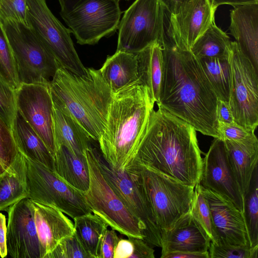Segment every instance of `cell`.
I'll return each mask as SVG.
<instances>
[{
	"label": "cell",
	"instance_id": "6da1fadb",
	"mask_svg": "<svg viewBox=\"0 0 258 258\" xmlns=\"http://www.w3.org/2000/svg\"><path fill=\"white\" fill-rule=\"evenodd\" d=\"M164 69L158 107L214 138L218 132V97L199 59L168 40L163 47Z\"/></svg>",
	"mask_w": 258,
	"mask_h": 258
},
{
	"label": "cell",
	"instance_id": "7a4b0ae2",
	"mask_svg": "<svg viewBox=\"0 0 258 258\" xmlns=\"http://www.w3.org/2000/svg\"><path fill=\"white\" fill-rule=\"evenodd\" d=\"M202 159L196 130L158 107L150 114L131 165L195 187L200 181Z\"/></svg>",
	"mask_w": 258,
	"mask_h": 258
},
{
	"label": "cell",
	"instance_id": "3957f363",
	"mask_svg": "<svg viewBox=\"0 0 258 258\" xmlns=\"http://www.w3.org/2000/svg\"><path fill=\"white\" fill-rule=\"evenodd\" d=\"M155 103L139 80L113 94L98 142L103 158L115 169L132 164Z\"/></svg>",
	"mask_w": 258,
	"mask_h": 258
},
{
	"label": "cell",
	"instance_id": "277c9868",
	"mask_svg": "<svg viewBox=\"0 0 258 258\" xmlns=\"http://www.w3.org/2000/svg\"><path fill=\"white\" fill-rule=\"evenodd\" d=\"M49 87L53 103L66 109L92 140L98 141L113 95L99 70L88 68L86 75H78L59 67Z\"/></svg>",
	"mask_w": 258,
	"mask_h": 258
},
{
	"label": "cell",
	"instance_id": "5b68a950",
	"mask_svg": "<svg viewBox=\"0 0 258 258\" xmlns=\"http://www.w3.org/2000/svg\"><path fill=\"white\" fill-rule=\"evenodd\" d=\"M124 171L143 194L164 239L165 233L190 211L195 187L139 165L132 164Z\"/></svg>",
	"mask_w": 258,
	"mask_h": 258
},
{
	"label": "cell",
	"instance_id": "8992f818",
	"mask_svg": "<svg viewBox=\"0 0 258 258\" xmlns=\"http://www.w3.org/2000/svg\"><path fill=\"white\" fill-rule=\"evenodd\" d=\"M1 21L12 51L20 84H49L60 67L51 51L27 25L14 21Z\"/></svg>",
	"mask_w": 258,
	"mask_h": 258
},
{
	"label": "cell",
	"instance_id": "52a82bcc",
	"mask_svg": "<svg viewBox=\"0 0 258 258\" xmlns=\"http://www.w3.org/2000/svg\"><path fill=\"white\" fill-rule=\"evenodd\" d=\"M60 15L81 45L97 44L118 29L119 0H58Z\"/></svg>",
	"mask_w": 258,
	"mask_h": 258
},
{
	"label": "cell",
	"instance_id": "ba28073f",
	"mask_svg": "<svg viewBox=\"0 0 258 258\" xmlns=\"http://www.w3.org/2000/svg\"><path fill=\"white\" fill-rule=\"evenodd\" d=\"M84 155L89 168L90 184L88 189L82 193L92 212L120 234L128 238L144 239L139 221L128 211L102 174L96 161L95 148L91 145Z\"/></svg>",
	"mask_w": 258,
	"mask_h": 258
},
{
	"label": "cell",
	"instance_id": "9c48e42d",
	"mask_svg": "<svg viewBox=\"0 0 258 258\" xmlns=\"http://www.w3.org/2000/svg\"><path fill=\"white\" fill-rule=\"evenodd\" d=\"M165 10L159 0H136L120 21L116 51L136 54L155 42L163 47Z\"/></svg>",
	"mask_w": 258,
	"mask_h": 258
},
{
	"label": "cell",
	"instance_id": "30bf717a",
	"mask_svg": "<svg viewBox=\"0 0 258 258\" xmlns=\"http://www.w3.org/2000/svg\"><path fill=\"white\" fill-rule=\"evenodd\" d=\"M25 159L28 198L56 208L73 219L92 213L82 192L72 187L43 164Z\"/></svg>",
	"mask_w": 258,
	"mask_h": 258
},
{
	"label": "cell",
	"instance_id": "8fae6325",
	"mask_svg": "<svg viewBox=\"0 0 258 258\" xmlns=\"http://www.w3.org/2000/svg\"><path fill=\"white\" fill-rule=\"evenodd\" d=\"M28 25L52 53L60 67L78 75H85L75 48L71 31L53 15L46 0H26Z\"/></svg>",
	"mask_w": 258,
	"mask_h": 258
},
{
	"label": "cell",
	"instance_id": "7c38bea8",
	"mask_svg": "<svg viewBox=\"0 0 258 258\" xmlns=\"http://www.w3.org/2000/svg\"><path fill=\"white\" fill-rule=\"evenodd\" d=\"M229 60L231 81L228 103L234 122L254 132L258 125V72L235 41H231Z\"/></svg>",
	"mask_w": 258,
	"mask_h": 258
},
{
	"label": "cell",
	"instance_id": "4fadbf2b",
	"mask_svg": "<svg viewBox=\"0 0 258 258\" xmlns=\"http://www.w3.org/2000/svg\"><path fill=\"white\" fill-rule=\"evenodd\" d=\"M97 164L102 174L128 211L139 221L144 240L161 247L163 234L157 226L151 208L142 191L124 170L109 165L95 148Z\"/></svg>",
	"mask_w": 258,
	"mask_h": 258
},
{
	"label": "cell",
	"instance_id": "5bb4252c",
	"mask_svg": "<svg viewBox=\"0 0 258 258\" xmlns=\"http://www.w3.org/2000/svg\"><path fill=\"white\" fill-rule=\"evenodd\" d=\"M49 84H21L16 90V101L17 110L54 157L53 104Z\"/></svg>",
	"mask_w": 258,
	"mask_h": 258
},
{
	"label": "cell",
	"instance_id": "9a60e30c",
	"mask_svg": "<svg viewBox=\"0 0 258 258\" xmlns=\"http://www.w3.org/2000/svg\"><path fill=\"white\" fill-rule=\"evenodd\" d=\"M8 213L6 243L13 258H42L32 201L24 198L6 211Z\"/></svg>",
	"mask_w": 258,
	"mask_h": 258
},
{
	"label": "cell",
	"instance_id": "2e32d148",
	"mask_svg": "<svg viewBox=\"0 0 258 258\" xmlns=\"http://www.w3.org/2000/svg\"><path fill=\"white\" fill-rule=\"evenodd\" d=\"M230 200L243 212L244 199L231 167L224 141L214 138L202 159L199 183Z\"/></svg>",
	"mask_w": 258,
	"mask_h": 258
},
{
	"label": "cell",
	"instance_id": "e0dca14e",
	"mask_svg": "<svg viewBox=\"0 0 258 258\" xmlns=\"http://www.w3.org/2000/svg\"><path fill=\"white\" fill-rule=\"evenodd\" d=\"M217 9L209 0H189L174 14H171L168 40L178 48L190 50L196 42L215 22Z\"/></svg>",
	"mask_w": 258,
	"mask_h": 258
},
{
	"label": "cell",
	"instance_id": "ac0fdd59",
	"mask_svg": "<svg viewBox=\"0 0 258 258\" xmlns=\"http://www.w3.org/2000/svg\"><path fill=\"white\" fill-rule=\"evenodd\" d=\"M199 184L209 203L218 245L250 246L243 213L227 198Z\"/></svg>",
	"mask_w": 258,
	"mask_h": 258
},
{
	"label": "cell",
	"instance_id": "d6986e66",
	"mask_svg": "<svg viewBox=\"0 0 258 258\" xmlns=\"http://www.w3.org/2000/svg\"><path fill=\"white\" fill-rule=\"evenodd\" d=\"M42 258L63 239L75 233L74 224L59 210L32 201Z\"/></svg>",
	"mask_w": 258,
	"mask_h": 258
},
{
	"label": "cell",
	"instance_id": "ffe728a7",
	"mask_svg": "<svg viewBox=\"0 0 258 258\" xmlns=\"http://www.w3.org/2000/svg\"><path fill=\"white\" fill-rule=\"evenodd\" d=\"M230 34L258 72V3L230 10Z\"/></svg>",
	"mask_w": 258,
	"mask_h": 258
},
{
	"label": "cell",
	"instance_id": "44dd1931",
	"mask_svg": "<svg viewBox=\"0 0 258 258\" xmlns=\"http://www.w3.org/2000/svg\"><path fill=\"white\" fill-rule=\"evenodd\" d=\"M210 242L208 236L189 212L165 233L161 256L174 251L204 252L208 251Z\"/></svg>",
	"mask_w": 258,
	"mask_h": 258
},
{
	"label": "cell",
	"instance_id": "7402d4cb",
	"mask_svg": "<svg viewBox=\"0 0 258 258\" xmlns=\"http://www.w3.org/2000/svg\"><path fill=\"white\" fill-rule=\"evenodd\" d=\"M223 141L231 167L244 199L257 167V139L255 136L240 142Z\"/></svg>",
	"mask_w": 258,
	"mask_h": 258
},
{
	"label": "cell",
	"instance_id": "603a6c76",
	"mask_svg": "<svg viewBox=\"0 0 258 258\" xmlns=\"http://www.w3.org/2000/svg\"><path fill=\"white\" fill-rule=\"evenodd\" d=\"M53 122L55 150L63 145L76 154L84 155L92 139L81 124L66 109L54 104Z\"/></svg>",
	"mask_w": 258,
	"mask_h": 258
},
{
	"label": "cell",
	"instance_id": "cb8c5ba5",
	"mask_svg": "<svg viewBox=\"0 0 258 258\" xmlns=\"http://www.w3.org/2000/svg\"><path fill=\"white\" fill-rule=\"evenodd\" d=\"M19 151L26 157L53 170L54 157L43 140L18 110L11 127Z\"/></svg>",
	"mask_w": 258,
	"mask_h": 258
},
{
	"label": "cell",
	"instance_id": "d4e9b609",
	"mask_svg": "<svg viewBox=\"0 0 258 258\" xmlns=\"http://www.w3.org/2000/svg\"><path fill=\"white\" fill-rule=\"evenodd\" d=\"M53 171L61 180L81 191L89 187L90 176L88 163L84 155H78L64 146L55 150Z\"/></svg>",
	"mask_w": 258,
	"mask_h": 258
},
{
	"label": "cell",
	"instance_id": "484cf974",
	"mask_svg": "<svg viewBox=\"0 0 258 258\" xmlns=\"http://www.w3.org/2000/svg\"><path fill=\"white\" fill-rule=\"evenodd\" d=\"M99 71L112 93H115L139 80L137 55L116 51L107 57Z\"/></svg>",
	"mask_w": 258,
	"mask_h": 258
},
{
	"label": "cell",
	"instance_id": "4316f807",
	"mask_svg": "<svg viewBox=\"0 0 258 258\" xmlns=\"http://www.w3.org/2000/svg\"><path fill=\"white\" fill-rule=\"evenodd\" d=\"M136 55L139 81L147 87L152 100L157 103L163 75V47L155 42Z\"/></svg>",
	"mask_w": 258,
	"mask_h": 258
},
{
	"label": "cell",
	"instance_id": "83f0119b",
	"mask_svg": "<svg viewBox=\"0 0 258 258\" xmlns=\"http://www.w3.org/2000/svg\"><path fill=\"white\" fill-rule=\"evenodd\" d=\"M28 196L26 159L19 151L11 165L0 174V211H6Z\"/></svg>",
	"mask_w": 258,
	"mask_h": 258
},
{
	"label": "cell",
	"instance_id": "f1b7e54d",
	"mask_svg": "<svg viewBox=\"0 0 258 258\" xmlns=\"http://www.w3.org/2000/svg\"><path fill=\"white\" fill-rule=\"evenodd\" d=\"M75 233L91 258H98L101 238L109 226L100 216L89 213L73 218Z\"/></svg>",
	"mask_w": 258,
	"mask_h": 258
},
{
	"label": "cell",
	"instance_id": "f546056e",
	"mask_svg": "<svg viewBox=\"0 0 258 258\" xmlns=\"http://www.w3.org/2000/svg\"><path fill=\"white\" fill-rule=\"evenodd\" d=\"M198 58L218 99L228 102L231 81L229 56Z\"/></svg>",
	"mask_w": 258,
	"mask_h": 258
},
{
	"label": "cell",
	"instance_id": "4dcf8cb0",
	"mask_svg": "<svg viewBox=\"0 0 258 258\" xmlns=\"http://www.w3.org/2000/svg\"><path fill=\"white\" fill-rule=\"evenodd\" d=\"M230 43L228 35L214 22L196 41L190 51L198 58L228 57Z\"/></svg>",
	"mask_w": 258,
	"mask_h": 258
},
{
	"label": "cell",
	"instance_id": "1f68e13d",
	"mask_svg": "<svg viewBox=\"0 0 258 258\" xmlns=\"http://www.w3.org/2000/svg\"><path fill=\"white\" fill-rule=\"evenodd\" d=\"M258 180L256 167L249 190L244 197L243 215L250 247L258 245Z\"/></svg>",
	"mask_w": 258,
	"mask_h": 258
},
{
	"label": "cell",
	"instance_id": "d6a6232c",
	"mask_svg": "<svg viewBox=\"0 0 258 258\" xmlns=\"http://www.w3.org/2000/svg\"><path fill=\"white\" fill-rule=\"evenodd\" d=\"M199 183L195 187L189 212L194 220L208 236L211 242L218 245L209 203L202 194Z\"/></svg>",
	"mask_w": 258,
	"mask_h": 258
},
{
	"label": "cell",
	"instance_id": "836d02e7",
	"mask_svg": "<svg viewBox=\"0 0 258 258\" xmlns=\"http://www.w3.org/2000/svg\"><path fill=\"white\" fill-rule=\"evenodd\" d=\"M0 76L14 89L16 90L19 87L20 84L18 78L14 58L1 20Z\"/></svg>",
	"mask_w": 258,
	"mask_h": 258
},
{
	"label": "cell",
	"instance_id": "e575fe53",
	"mask_svg": "<svg viewBox=\"0 0 258 258\" xmlns=\"http://www.w3.org/2000/svg\"><path fill=\"white\" fill-rule=\"evenodd\" d=\"M18 152L11 129L0 116V174L11 165Z\"/></svg>",
	"mask_w": 258,
	"mask_h": 258
},
{
	"label": "cell",
	"instance_id": "d590c367",
	"mask_svg": "<svg viewBox=\"0 0 258 258\" xmlns=\"http://www.w3.org/2000/svg\"><path fill=\"white\" fill-rule=\"evenodd\" d=\"M16 90L0 76V116L11 129L18 110Z\"/></svg>",
	"mask_w": 258,
	"mask_h": 258
},
{
	"label": "cell",
	"instance_id": "8d00e7d4",
	"mask_svg": "<svg viewBox=\"0 0 258 258\" xmlns=\"http://www.w3.org/2000/svg\"><path fill=\"white\" fill-rule=\"evenodd\" d=\"M44 258H91L84 249L75 233L62 241Z\"/></svg>",
	"mask_w": 258,
	"mask_h": 258
},
{
	"label": "cell",
	"instance_id": "74e56055",
	"mask_svg": "<svg viewBox=\"0 0 258 258\" xmlns=\"http://www.w3.org/2000/svg\"><path fill=\"white\" fill-rule=\"evenodd\" d=\"M258 245L254 247L216 245L210 242V257L257 258Z\"/></svg>",
	"mask_w": 258,
	"mask_h": 258
},
{
	"label": "cell",
	"instance_id": "f35d334b",
	"mask_svg": "<svg viewBox=\"0 0 258 258\" xmlns=\"http://www.w3.org/2000/svg\"><path fill=\"white\" fill-rule=\"evenodd\" d=\"M0 20L19 22L28 26L26 0H1Z\"/></svg>",
	"mask_w": 258,
	"mask_h": 258
},
{
	"label": "cell",
	"instance_id": "ab89813d",
	"mask_svg": "<svg viewBox=\"0 0 258 258\" xmlns=\"http://www.w3.org/2000/svg\"><path fill=\"white\" fill-rule=\"evenodd\" d=\"M220 139L235 142L243 141L254 136V132L247 130L235 122L227 124L218 122Z\"/></svg>",
	"mask_w": 258,
	"mask_h": 258
},
{
	"label": "cell",
	"instance_id": "60d3db41",
	"mask_svg": "<svg viewBox=\"0 0 258 258\" xmlns=\"http://www.w3.org/2000/svg\"><path fill=\"white\" fill-rule=\"evenodd\" d=\"M119 239L115 230L107 229L101 239L98 258H113L114 251Z\"/></svg>",
	"mask_w": 258,
	"mask_h": 258
},
{
	"label": "cell",
	"instance_id": "b9f144b4",
	"mask_svg": "<svg viewBox=\"0 0 258 258\" xmlns=\"http://www.w3.org/2000/svg\"><path fill=\"white\" fill-rule=\"evenodd\" d=\"M133 243V252L130 258H154V250L143 239L129 237Z\"/></svg>",
	"mask_w": 258,
	"mask_h": 258
},
{
	"label": "cell",
	"instance_id": "7bdbcfd3",
	"mask_svg": "<svg viewBox=\"0 0 258 258\" xmlns=\"http://www.w3.org/2000/svg\"><path fill=\"white\" fill-rule=\"evenodd\" d=\"M217 118L218 122L230 124L235 122L228 102L218 99L217 102Z\"/></svg>",
	"mask_w": 258,
	"mask_h": 258
},
{
	"label": "cell",
	"instance_id": "ee69618b",
	"mask_svg": "<svg viewBox=\"0 0 258 258\" xmlns=\"http://www.w3.org/2000/svg\"><path fill=\"white\" fill-rule=\"evenodd\" d=\"M133 249V243L130 238H119L114 251L113 258H130Z\"/></svg>",
	"mask_w": 258,
	"mask_h": 258
},
{
	"label": "cell",
	"instance_id": "f6af8a7d",
	"mask_svg": "<svg viewBox=\"0 0 258 258\" xmlns=\"http://www.w3.org/2000/svg\"><path fill=\"white\" fill-rule=\"evenodd\" d=\"M5 216L0 213V256L4 258L8 254L6 235L7 226Z\"/></svg>",
	"mask_w": 258,
	"mask_h": 258
},
{
	"label": "cell",
	"instance_id": "bcb514c9",
	"mask_svg": "<svg viewBox=\"0 0 258 258\" xmlns=\"http://www.w3.org/2000/svg\"><path fill=\"white\" fill-rule=\"evenodd\" d=\"M161 258H210L209 251L204 252H193L174 251L167 253L161 256Z\"/></svg>",
	"mask_w": 258,
	"mask_h": 258
},
{
	"label": "cell",
	"instance_id": "7dc6e473",
	"mask_svg": "<svg viewBox=\"0 0 258 258\" xmlns=\"http://www.w3.org/2000/svg\"><path fill=\"white\" fill-rule=\"evenodd\" d=\"M189 0H159L170 14H176L179 9Z\"/></svg>",
	"mask_w": 258,
	"mask_h": 258
},
{
	"label": "cell",
	"instance_id": "c3c4849f",
	"mask_svg": "<svg viewBox=\"0 0 258 258\" xmlns=\"http://www.w3.org/2000/svg\"><path fill=\"white\" fill-rule=\"evenodd\" d=\"M212 6L217 8L223 5L232 6L233 7L254 3H257L258 0H209Z\"/></svg>",
	"mask_w": 258,
	"mask_h": 258
},
{
	"label": "cell",
	"instance_id": "681fc988",
	"mask_svg": "<svg viewBox=\"0 0 258 258\" xmlns=\"http://www.w3.org/2000/svg\"><path fill=\"white\" fill-rule=\"evenodd\" d=\"M124 1H130V0H124Z\"/></svg>",
	"mask_w": 258,
	"mask_h": 258
},
{
	"label": "cell",
	"instance_id": "f907efd6",
	"mask_svg": "<svg viewBox=\"0 0 258 258\" xmlns=\"http://www.w3.org/2000/svg\"><path fill=\"white\" fill-rule=\"evenodd\" d=\"M1 0H0V3H1Z\"/></svg>",
	"mask_w": 258,
	"mask_h": 258
}]
</instances>
